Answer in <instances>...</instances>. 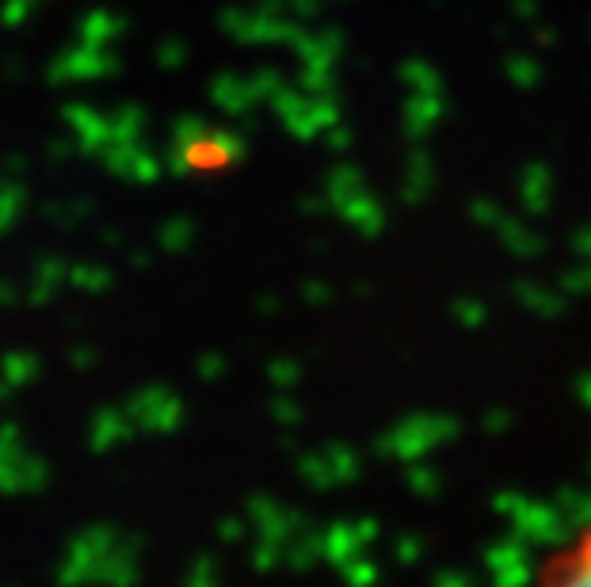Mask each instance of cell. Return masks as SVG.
<instances>
[{"instance_id":"6da1fadb","label":"cell","mask_w":591,"mask_h":587,"mask_svg":"<svg viewBox=\"0 0 591 587\" xmlns=\"http://www.w3.org/2000/svg\"><path fill=\"white\" fill-rule=\"evenodd\" d=\"M530 587H591V515L553 542L534 568Z\"/></svg>"}]
</instances>
